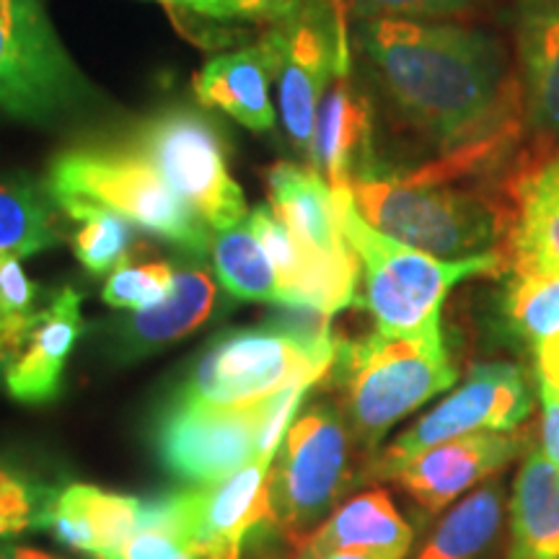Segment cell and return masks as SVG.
Instances as JSON below:
<instances>
[{"instance_id": "cell-1", "label": "cell", "mask_w": 559, "mask_h": 559, "mask_svg": "<svg viewBox=\"0 0 559 559\" xmlns=\"http://www.w3.org/2000/svg\"><path fill=\"white\" fill-rule=\"evenodd\" d=\"M360 45L396 111L438 148L440 179L492 169L521 132L519 86L492 34L443 21H362Z\"/></svg>"}, {"instance_id": "cell-2", "label": "cell", "mask_w": 559, "mask_h": 559, "mask_svg": "<svg viewBox=\"0 0 559 559\" xmlns=\"http://www.w3.org/2000/svg\"><path fill=\"white\" fill-rule=\"evenodd\" d=\"M423 169L370 171L349 185L355 207L370 226L440 260H469L498 251L513 213L485 192Z\"/></svg>"}, {"instance_id": "cell-3", "label": "cell", "mask_w": 559, "mask_h": 559, "mask_svg": "<svg viewBox=\"0 0 559 559\" xmlns=\"http://www.w3.org/2000/svg\"><path fill=\"white\" fill-rule=\"evenodd\" d=\"M330 373L345 394L349 430L368 449L459 379L440 326L417 334L373 330L362 340L340 342Z\"/></svg>"}, {"instance_id": "cell-4", "label": "cell", "mask_w": 559, "mask_h": 559, "mask_svg": "<svg viewBox=\"0 0 559 559\" xmlns=\"http://www.w3.org/2000/svg\"><path fill=\"white\" fill-rule=\"evenodd\" d=\"M342 234L366 277V306L376 332L417 334L438 330L445 298L459 283L506 267L500 251L469 260H440L394 241L362 218L349 190H332Z\"/></svg>"}, {"instance_id": "cell-5", "label": "cell", "mask_w": 559, "mask_h": 559, "mask_svg": "<svg viewBox=\"0 0 559 559\" xmlns=\"http://www.w3.org/2000/svg\"><path fill=\"white\" fill-rule=\"evenodd\" d=\"M47 192L52 200L75 198L115 210L132 226L194 257H205L213 249V228L130 145L58 153L47 174Z\"/></svg>"}, {"instance_id": "cell-6", "label": "cell", "mask_w": 559, "mask_h": 559, "mask_svg": "<svg viewBox=\"0 0 559 559\" xmlns=\"http://www.w3.org/2000/svg\"><path fill=\"white\" fill-rule=\"evenodd\" d=\"M340 342L306 340L288 326L234 330L205 349L174 396L215 407H247L296 383L330 376Z\"/></svg>"}, {"instance_id": "cell-7", "label": "cell", "mask_w": 559, "mask_h": 559, "mask_svg": "<svg viewBox=\"0 0 559 559\" xmlns=\"http://www.w3.org/2000/svg\"><path fill=\"white\" fill-rule=\"evenodd\" d=\"M353 430L334 404H313L285 432L270 469L272 526L288 542L330 515L349 487Z\"/></svg>"}, {"instance_id": "cell-8", "label": "cell", "mask_w": 559, "mask_h": 559, "mask_svg": "<svg viewBox=\"0 0 559 559\" xmlns=\"http://www.w3.org/2000/svg\"><path fill=\"white\" fill-rule=\"evenodd\" d=\"M128 145L156 166L215 234L249 218L239 181L230 177L226 145L207 117L185 107L164 109L140 122Z\"/></svg>"}, {"instance_id": "cell-9", "label": "cell", "mask_w": 559, "mask_h": 559, "mask_svg": "<svg viewBox=\"0 0 559 559\" xmlns=\"http://www.w3.org/2000/svg\"><path fill=\"white\" fill-rule=\"evenodd\" d=\"M86 96V83L41 0H0V117L50 122Z\"/></svg>"}, {"instance_id": "cell-10", "label": "cell", "mask_w": 559, "mask_h": 559, "mask_svg": "<svg viewBox=\"0 0 559 559\" xmlns=\"http://www.w3.org/2000/svg\"><path fill=\"white\" fill-rule=\"evenodd\" d=\"M342 0H311L264 37L275 60L277 99L293 145L309 148L313 120L334 79L349 70Z\"/></svg>"}, {"instance_id": "cell-11", "label": "cell", "mask_w": 559, "mask_h": 559, "mask_svg": "<svg viewBox=\"0 0 559 559\" xmlns=\"http://www.w3.org/2000/svg\"><path fill=\"white\" fill-rule=\"evenodd\" d=\"M270 400L247 407H215L174 396L153 428L158 461L187 485H210L260 456Z\"/></svg>"}, {"instance_id": "cell-12", "label": "cell", "mask_w": 559, "mask_h": 559, "mask_svg": "<svg viewBox=\"0 0 559 559\" xmlns=\"http://www.w3.org/2000/svg\"><path fill=\"white\" fill-rule=\"evenodd\" d=\"M531 407H534V396L519 366L479 362L461 386L425 412L402 436L391 440L376 459L370 474L383 479V474L394 466L445 440L477 436V432L515 430L531 415Z\"/></svg>"}, {"instance_id": "cell-13", "label": "cell", "mask_w": 559, "mask_h": 559, "mask_svg": "<svg viewBox=\"0 0 559 559\" xmlns=\"http://www.w3.org/2000/svg\"><path fill=\"white\" fill-rule=\"evenodd\" d=\"M270 469L272 459H254L218 481L181 489L185 531L192 551L241 559V547L251 531L272 523Z\"/></svg>"}, {"instance_id": "cell-14", "label": "cell", "mask_w": 559, "mask_h": 559, "mask_svg": "<svg viewBox=\"0 0 559 559\" xmlns=\"http://www.w3.org/2000/svg\"><path fill=\"white\" fill-rule=\"evenodd\" d=\"M519 445L521 440L510 432L453 438L394 466L383 479H394L425 513L436 515L472 492L479 481L506 469Z\"/></svg>"}, {"instance_id": "cell-15", "label": "cell", "mask_w": 559, "mask_h": 559, "mask_svg": "<svg viewBox=\"0 0 559 559\" xmlns=\"http://www.w3.org/2000/svg\"><path fill=\"white\" fill-rule=\"evenodd\" d=\"M306 156L332 190H349L355 179L376 171L373 107L349 70L334 79L321 99Z\"/></svg>"}, {"instance_id": "cell-16", "label": "cell", "mask_w": 559, "mask_h": 559, "mask_svg": "<svg viewBox=\"0 0 559 559\" xmlns=\"http://www.w3.org/2000/svg\"><path fill=\"white\" fill-rule=\"evenodd\" d=\"M270 207L285 228L332 270L360 277V262L342 234L334 192L313 169L277 164L267 174Z\"/></svg>"}, {"instance_id": "cell-17", "label": "cell", "mask_w": 559, "mask_h": 559, "mask_svg": "<svg viewBox=\"0 0 559 559\" xmlns=\"http://www.w3.org/2000/svg\"><path fill=\"white\" fill-rule=\"evenodd\" d=\"M83 332L81 293L62 288L39 317L5 366L3 383L16 402L45 404L60 394L68 355Z\"/></svg>"}, {"instance_id": "cell-18", "label": "cell", "mask_w": 559, "mask_h": 559, "mask_svg": "<svg viewBox=\"0 0 559 559\" xmlns=\"http://www.w3.org/2000/svg\"><path fill=\"white\" fill-rule=\"evenodd\" d=\"M143 500L107 492L94 485L58 489L45 515V528L66 547L107 559L140 528Z\"/></svg>"}, {"instance_id": "cell-19", "label": "cell", "mask_w": 559, "mask_h": 559, "mask_svg": "<svg viewBox=\"0 0 559 559\" xmlns=\"http://www.w3.org/2000/svg\"><path fill=\"white\" fill-rule=\"evenodd\" d=\"M412 528L386 489H366L342 502L317 528L290 542L288 559H311L330 551H400L412 547Z\"/></svg>"}, {"instance_id": "cell-20", "label": "cell", "mask_w": 559, "mask_h": 559, "mask_svg": "<svg viewBox=\"0 0 559 559\" xmlns=\"http://www.w3.org/2000/svg\"><path fill=\"white\" fill-rule=\"evenodd\" d=\"M275 81V60L267 41L243 50L223 52L207 60L194 79V94L205 107L221 109L251 132L275 128L277 111L270 96Z\"/></svg>"}, {"instance_id": "cell-21", "label": "cell", "mask_w": 559, "mask_h": 559, "mask_svg": "<svg viewBox=\"0 0 559 559\" xmlns=\"http://www.w3.org/2000/svg\"><path fill=\"white\" fill-rule=\"evenodd\" d=\"M519 52L528 124L559 148V0H521Z\"/></svg>"}, {"instance_id": "cell-22", "label": "cell", "mask_w": 559, "mask_h": 559, "mask_svg": "<svg viewBox=\"0 0 559 559\" xmlns=\"http://www.w3.org/2000/svg\"><path fill=\"white\" fill-rule=\"evenodd\" d=\"M218 304V285L205 267L177 270L171 296L148 311H135L120 324V353L128 358L156 353L194 330L213 317Z\"/></svg>"}, {"instance_id": "cell-23", "label": "cell", "mask_w": 559, "mask_h": 559, "mask_svg": "<svg viewBox=\"0 0 559 559\" xmlns=\"http://www.w3.org/2000/svg\"><path fill=\"white\" fill-rule=\"evenodd\" d=\"M508 559H559V466L542 449L523 459L515 477Z\"/></svg>"}, {"instance_id": "cell-24", "label": "cell", "mask_w": 559, "mask_h": 559, "mask_svg": "<svg viewBox=\"0 0 559 559\" xmlns=\"http://www.w3.org/2000/svg\"><path fill=\"white\" fill-rule=\"evenodd\" d=\"M510 247L513 262L559 272V148L515 187Z\"/></svg>"}, {"instance_id": "cell-25", "label": "cell", "mask_w": 559, "mask_h": 559, "mask_svg": "<svg viewBox=\"0 0 559 559\" xmlns=\"http://www.w3.org/2000/svg\"><path fill=\"white\" fill-rule=\"evenodd\" d=\"M502 502L498 481L472 489L440 519L415 559H479L498 536Z\"/></svg>"}, {"instance_id": "cell-26", "label": "cell", "mask_w": 559, "mask_h": 559, "mask_svg": "<svg viewBox=\"0 0 559 559\" xmlns=\"http://www.w3.org/2000/svg\"><path fill=\"white\" fill-rule=\"evenodd\" d=\"M502 290V321L515 340L534 349L559 334V272L510 262Z\"/></svg>"}, {"instance_id": "cell-27", "label": "cell", "mask_w": 559, "mask_h": 559, "mask_svg": "<svg viewBox=\"0 0 559 559\" xmlns=\"http://www.w3.org/2000/svg\"><path fill=\"white\" fill-rule=\"evenodd\" d=\"M213 264L223 288L241 300L283 304L280 277L249 218L213 236Z\"/></svg>"}, {"instance_id": "cell-28", "label": "cell", "mask_w": 559, "mask_h": 559, "mask_svg": "<svg viewBox=\"0 0 559 559\" xmlns=\"http://www.w3.org/2000/svg\"><path fill=\"white\" fill-rule=\"evenodd\" d=\"M50 192L32 181L0 179V257H26L60 241L58 213Z\"/></svg>"}, {"instance_id": "cell-29", "label": "cell", "mask_w": 559, "mask_h": 559, "mask_svg": "<svg viewBox=\"0 0 559 559\" xmlns=\"http://www.w3.org/2000/svg\"><path fill=\"white\" fill-rule=\"evenodd\" d=\"M70 223H79L73 236V251L88 275H111L130 260L132 223L94 202L60 198L55 200Z\"/></svg>"}, {"instance_id": "cell-30", "label": "cell", "mask_w": 559, "mask_h": 559, "mask_svg": "<svg viewBox=\"0 0 559 559\" xmlns=\"http://www.w3.org/2000/svg\"><path fill=\"white\" fill-rule=\"evenodd\" d=\"M58 489L39 485L0 459V539L19 536L29 528H45V515Z\"/></svg>"}, {"instance_id": "cell-31", "label": "cell", "mask_w": 559, "mask_h": 559, "mask_svg": "<svg viewBox=\"0 0 559 559\" xmlns=\"http://www.w3.org/2000/svg\"><path fill=\"white\" fill-rule=\"evenodd\" d=\"M177 270L169 262H124L104 283L102 298L111 309L148 311L171 296Z\"/></svg>"}, {"instance_id": "cell-32", "label": "cell", "mask_w": 559, "mask_h": 559, "mask_svg": "<svg viewBox=\"0 0 559 559\" xmlns=\"http://www.w3.org/2000/svg\"><path fill=\"white\" fill-rule=\"evenodd\" d=\"M39 311V288L26 277L19 257H0V321L11 355L21 347Z\"/></svg>"}, {"instance_id": "cell-33", "label": "cell", "mask_w": 559, "mask_h": 559, "mask_svg": "<svg viewBox=\"0 0 559 559\" xmlns=\"http://www.w3.org/2000/svg\"><path fill=\"white\" fill-rule=\"evenodd\" d=\"M479 0H342L347 13L362 21L376 19H407V21H436L456 16L477 5Z\"/></svg>"}, {"instance_id": "cell-34", "label": "cell", "mask_w": 559, "mask_h": 559, "mask_svg": "<svg viewBox=\"0 0 559 559\" xmlns=\"http://www.w3.org/2000/svg\"><path fill=\"white\" fill-rule=\"evenodd\" d=\"M190 551V539L179 534L177 528L158 526V523H140L135 534L120 549L111 551L107 559H181Z\"/></svg>"}, {"instance_id": "cell-35", "label": "cell", "mask_w": 559, "mask_h": 559, "mask_svg": "<svg viewBox=\"0 0 559 559\" xmlns=\"http://www.w3.org/2000/svg\"><path fill=\"white\" fill-rule=\"evenodd\" d=\"M311 0H230V21H267L283 24L309 5Z\"/></svg>"}, {"instance_id": "cell-36", "label": "cell", "mask_w": 559, "mask_h": 559, "mask_svg": "<svg viewBox=\"0 0 559 559\" xmlns=\"http://www.w3.org/2000/svg\"><path fill=\"white\" fill-rule=\"evenodd\" d=\"M542 396V451L559 466V391L539 386Z\"/></svg>"}, {"instance_id": "cell-37", "label": "cell", "mask_w": 559, "mask_h": 559, "mask_svg": "<svg viewBox=\"0 0 559 559\" xmlns=\"http://www.w3.org/2000/svg\"><path fill=\"white\" fill-rule=\"evenodd\" d=\"M536 366V379H539V386H549L559 391V334L557 337H549L531 349Z\"/></svg>"}, {"instance_id": "cell-38", "label": "cell", "mask_w": 559, "mask_h": 559, "mask_svg": "<svg viewBox=\"0 0 559 559\" xmlns=\"http://www.w3.org/2000/svg\"><path fill=\"white\" fill-rule=\"evenodd\" d=\"M156 3L177 5L213 21H230V0H156Z\"/></svg>"}, {"instance_id": "cell-39", "label": "cell", "mask_w": 559, "mask_h": 559, "mask_svg": "<svg viewBox=\"0 0 559 559\" xmlns=\"http://www.w3.org/2000/svg\"><path fill=\"white\" fill-rule=\"evenodd\" d=\"M0 559H66L60 555H50L34 547H19V544H3L0 547Z\"/></svg>"}, {"instance_id": "cell-40", "label": "cell", "mask_w": 559, "mask_h": 559, "mask_svg": "<svg viewBox=\"0 0 559 559\" xmlns=\"http://www.w3.org/2000/svg\"><path fill=\"white\" fill-rule=\"evenodd\" d=\"M407 555L400 551H330V555L311 557V559H404Z\"/></svg>"}, {"instance_id": "cell-41", "label": "cell", "mask_w": 559, "mask_h": 559, "mask_svg": "<svg viewBox=\"0 0 559 559\" xmlns=\"http://www.w3.org/2000/svg\"><path fill=\"white\" fill-rule=\"evenodd\" d=\"M9 360H11V347H9V340H5L3 321H0V381H3V373H5V366H9Z\"/></svg>"}, {"instance_id": "cell-42", "label": "cell", "mask_w": 559, "mask_h": 559, "mask_svg": "<svg viewBox=\"0 0 559 559\" xmlns=\"http://www.w3.org/2000/svg\"><path fill=\"white\" fill-rule=\"evenodd\" d=\"M181 559H234V557H223V555H213V551H190Z\"/></svg>"}]
</instances>
